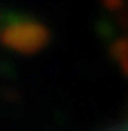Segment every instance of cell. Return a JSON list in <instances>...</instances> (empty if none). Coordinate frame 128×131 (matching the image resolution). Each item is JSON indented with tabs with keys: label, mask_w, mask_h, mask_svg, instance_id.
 Listing matches in <instances>:
<instances>
[{
	"label": "cell",
	"mask_w": 128,
	"mask_h": 131,
	"mask_svg": "<svg viewBox=\"0 0 128 131\" xmlns=\"http://www.w3.org/2000/svg\"><path fill=\"white\" fill-rule=\"evenodd\" d=\"M106 131H128V114L118 121V124H113V126H108Z\"/></svg>",
	"instance_id": "1"
}]
</instances>
